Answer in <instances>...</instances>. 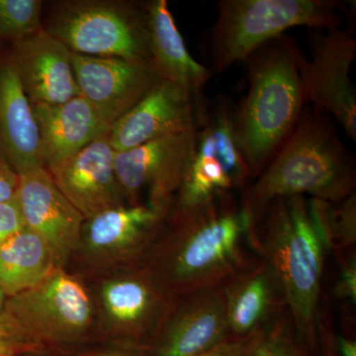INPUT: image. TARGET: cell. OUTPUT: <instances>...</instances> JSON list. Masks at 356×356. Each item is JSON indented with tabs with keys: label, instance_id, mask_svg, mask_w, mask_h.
<instances>
[{
	"label": "cell",
	"instance_id": "1",
	"mask_svg": "<svg viewBox=\"0 0 356 356\" xmlns=\"http://www.w3.org/2000/svg\"><path fill=\"white\" fill-rule=\"evenodd\" d=\"M254 250L277 273L302 348L315 350L325 261L331 252L309 198L290 196L269 203L255 221Z\"/></svg>",
	"mask_w": 356,
	"mask_h": 356
},
{
	"label": "cell",
	"instance_id": "2",
	"mask_svg": "<svg viewBox=\"0 0 356 356\" xmlns=\"http://www.w3.org/2000/svg\"><path fill=\"white\" fill-rule=\"evenodd\" d=\"M355 159L331 119L307 105L277 154L240 194V202L255 222L275 199L309 195L337 204L355 193Z\"/></svg>",
	"mask_w": 356,
	"mask_h": 356
},
{
	"label": "cell",
	"instance_id": "3",
	"mask_svg": "<svg viewBox=\"0 0 356 356\" xmlns=\"http://www.w3.org/2000/svg\"><path fill=\"white\" fill-rule=\"evenodd\" d=\"M236 194L222 196L179 216L159 254V276L180 295L219 286L247 267L254 254V222Z\"/></svg>",
	"mask_w": 356,
	"mask_h": 356
},
{
	"label": "cell",
	"instance_id": "4",
	"mask_svg": "<svg viewBox=\"0 0 356 356\" xmlns=\"http://www.w3.org/2000/svg\"><path fill=\"white\" fill-rule=\"evenodd\" d=\"M301 53L294 38L281 35L243 60L248 89L234 107V124L252 179L277 154L307 106L299 77Z\"/></svg>",
	"mask_w": 356,
	"mask_h": 356
},
{
	"label": "cell",
	"instance_id": "5",
	"mask_svg": "<svg viewBox=\"0 0 356 356\" xmlns=\"http://www.w3.org/2000/svg\"><path fill=\"white\" fill-rule=\"evenodd\" d=\"M336 0H221L212 32L215 72L243 62L262 44L290 28L331 29L341 23Z\"/></svg>",
	"mask_w": 356,
	"mask_h": 356
},
{
	"label": "cell",
	"instance_id": "6",
	"mask_svg": "<svg viewBox=\"0 0 356 356\" xmlns=\"http://www.w3.org/2000/svg\"><path fill=\"white\" fill-rule=\"evenodd\" d=\"M42 24L72 53L151 65L147 3L64 0L51 6Z\"/></svg>",
	"mask_w": 356,
	"mask_h": 356
},
{
	"label": "cell",
	"instance_id": "7",
	"mask_svg": "<svg viewBox=\"0 0 356 356\" xmlns=\"http://www.w3.org/2000/svg\"><path fill=\"white\" fill-rule=\"evenodd\" d=\"M310 55L301 53L300 83L306 105L331 115L346 135L356 140V92L350 74L356 56L350 31L339 27L311 29Z\"/></svg>",
	"mask_w": 356,
	"mask_h": 356
},
{
	"label": "cell",
	"instance_id": "8",
	"mask_svg": "<svg viewBox=\"0 0 356 356\" xmlns=\"http://www.w3.org/2000/svg\"><path fill=\"white\" fill-rule=\"evenodd\" d=\"M197 130L172 134L115 154V172L124 196L146 205L165 218L172 208L196 149Z\"/></svg>",
	"mask_w": 356,
	"mask_h": 356
},
{
	"label": "cell",
	"instance_id": "9",
	"mask_svg": "<svg viewBox=\"0 0 356 356\" xmlns=\"http://www.w3.org/2000/svg\"><path fill=\"white\" fill-rule=\"evenodd\" d=\"M208 107L203 95L161 81L111 126L110 144L116 153H121L165 136L197 130Z\"/></svg>",
	"mask_w": 356,
	"mask_h": 356
},
{
	"label": "cell",
	"instance_id": "10",
	"mask_svg": "<svg viewBox=\"0 0 356 356\" xmlns=\"http://www.w3.org/2000/svg\"><path fill=\"white\" fill-rule=\"evenodd\" d=\"M6 307L39 339L56 341L81 336L92 317L83 285L60 268L37 286L7 298Z\"/></svg>",
	"mask_w": 356,
	"mask_h": 356
},
{
	"label": "cell",
	"instance_id": "11",
	"mask_svg": "<svg viewBox=\"0 0 356 356\" xmlns=\"http://www.w3.org/2000/svg\"><path fill=\"white\" fill-rule=\"evenodd\" d=\"M79 93L107 125H113L161 81L151 65L72 54Z\"/></svg>",
	"mask_w": 356,
	"mask_h": 356
},
{
	"label": "cell",
	"instance_id": "12",
	"mask_svg": "<svg viewBox=\"0 0 356 356\" xmlns=\"http://www.w3.org/2000/svg\"><path fill=\"white\" fill-rule=\"evenodd\" d=\"M18 175L16 197L26 227L46 241L60 266L81 242L86 219L58 188L44 166Z\"/></svg>",
	"mask_w": 356,
	"mask_h": 356
},
{
	"label": "cell",
	"instance_id": "13",
	"mask_svg": "<svg viewBox=\"0 0 356 356\" xmlns=\"http://www.w3.org/2000/svg\"><path fill=\"white\" fill-rule=\"evenodd\" d=\"M115 154L108 132L48 168L58 188L86 220L124 205L125 196L115 172Z\"/></svg>",
	"mask_w": 356,
	"mask_h": 356
},
{
	"label": "cell",
	"instance_id": "14",
	"mask_svg": "<svg viewBox=\"0 0 356 356\" xmlns=\"http://www.w3.org/2000/svg\"><path fill=\"white\" fill-rule=\"evenodd\" d=\"M222 287L229 339L254 336L287 311L277 273L264 257H257Z\"/></svg>",
	"mask_w": 356,
	"mask_h": 356
},
{
	"label": "cell",
	"instance_id": "15",
	"mask_svg": "<svg viewBox=\"0 0 356 356\" xmlns=\"http://www.w3.org/2000/svg\"><path fill=\"white\" fill-rule=\"evenodd\" d=\"M10 53L31 105L62 104L81 95L72 51L44 29L13 44Z\"/></svg>",
	"mask_w": 356,
	"mask_h": 356
},
{
	"label": "cell",
	"instance_id": "16",
	"mask_svg": "<svg viewBox=\"0 0 356 356\" xmlns=\"http://www.w3.org/2000/svg\"><path fill=\"white\" fill-rule=\"evenodd\" d=\"M159 334L154 356H199L228 341L222 284L181 295Z\"/></svg>",
	"mask_w": 356,
	"mask_h": 356
},
{
	"label": "cell",
	"instance_id": "17",
	"mask_svg": "<svg viewBox=\"0 0 356 356\" xmlns=\"http://www.w3.org/2000/svg\"><path fill=\"white\" fill-rule=\"evenodd\" d=\"M0 156L17 173L44 166L32 105L21 86L10 50H0Z\"/></svg>",
	"mask_w": 356,
	"mask_h": 356
},
{
	"label": "cell",
	"instance_id": "18",
	"mask_svg": "<svg viewBox=\"0 0 356 356\" xmlns=\"http://www.w3.org/2000/svg\"><path fill=\"white\" fill-rule=\"evenodd\" d=\"M32 109L47 170L110 131V126L81 95L62 104H33Z\"/></svg>",
	"mask_w": 356,
	"mask_h": 356
},
{
	"label": "cell",
	"instance_id": "19",
	"mask_svg": "<svg viewBox=\"0 0 356 356\" xmlns=\"http://www.w3.org/2000/svg\"><path fill=\"white\" fill-rule=\"evenodd\" d=\"M151 65L161 81H172L193 95H203L212 79L209 67L191 57L166 0L147 2Z\"/></svg>",
	"mask_w": 356,
	"mask_h": 356
},
{
	"label": "cell",
	"instance_id": "20",
	"mask_svg": "<svg viewBox=\"0 0 356 356\" xmlns=\"http://www.w3.org/2000/svg\"><path fill=\"white\" fill-rule=\"evenodd\" d=\"M165 219L146 204L119 206L86 220L81 236L95 252L137 254L151 242Z\"/></svg>",
	"mask_w": 356,
	"mask_h": 356
},
{
	"label": "cell",
	"instance_id": "21",
	"mask_svg": "<svg viewBox=\"0 0 356 356\" xmlns=\"http://www.w3.org/2000/svg\"><path fill=\"white\" fill-rule=\"evenodd\" d=\"M206 117L207 113L197 129L195 153L166 218L179 216L222 196L238 193L215 153Z\"/></svg>",
	"mask_w": 356,
	"mask_h": 356
},
{
	"label": "cell",
	"instance_id": "22",
	"mask_svg": "<svg viewBox=\"0 0 356 356\" xmlns=\"http://www.w3.org/2000/svg\"><path fill=\"white\" fill-rule=\"evenodd\" d=\"M56 268L48 243L27 227L0 243V288L6 299L37 286Z\"/></svg>",
	"mask_w": 356,
	"mask_h": 356
},
{
	"label": "cell",
	"instance_id": "23",
	"mask_svg": "<svg viewBox=\"0 0 356 356\" xmlns=\"http://www.w3.org/2000/svg\"><path fill=\"white\" fill-rule=\"evenodd\" d=\"M147 276H131L104 285L102 299L109 315L119 324L143 329L156 317L161 297Z\"/></svg>",
	"mask_w": 356,
	"mask_h": 356
},
{
	"label": "cell",
	"instance_id": "24",
	"mask_svg": "<svg viewBox=\"0 0 356 356\" xmlns=\"http://www.w3.org/2000/svg\"><path fill=\"white\" fill-rule=\"evenodd\" d=\"M234 107L235 104L228 98H220L213 108H208L206 120L214 140L217 158L236 192L241 194L247 188L252 177L236 140Z\"/></svg>",
	"mask_w": 356,
	"mask_h": 356
},
{
	"label": "cell",
	"instance_id": "25",
	"mask_svg": "<svg viewBox=\"0 0 356 356\" xmlns=\"http://www.w3.org/2000/svg\"><path fill=\"white\" fill-rule=\"evenodd\" d=\"M41 0H0V44L10 47L43 29Z\"/></svg>",
	"mask_w": 356,
	"mask_h": 356
},
{
	"label": "cell",
	"instance_id": "26",
	"mask_svg": "<svg viewBox=\"0 0 356 356\" xmlns=\"http://www.w3.org/2000/svg\"><path fill=\"white\" fill-rule=\"evenodd\" d=\"M243 356H307L287 311L255 334Z\"/></svg>",
	"mask_w": 356,
	"mask_h": 356
},
{
	"label": "cell",
	"instance_id": "27",
	"mask_svg": "<svg viewBox=\"0 0 356 356\" xmlns=\"http://www.w3.org/2000/svg\"><path fill=\"white\" fill-rule=\"evenodd\" d=\"M39 337L4 305L0 311V356H19L34 350Z\"/></svg>",
	"mask_w": 356,
	"mask_h": 356
},
{
	"label": "cell",
	"instance_id": "28",
	"mask_svg": "<svg viewBox=\"0 0 356 356\" xmlns=\"http://www.w3.org/2000/svg\"><path fill=\"white\" fill-rule=\"evenodd\" d=\"M341 264V274L336 285V296L339 299L355 304L356 300V257L355 250L336 255Z\"/></svg>",
	"mask_w": 356,
	"mask_h": 356
},
{
	"label": "cell",
	"instance_id": "29",
	"mask_svg": "<svg viewBox=\"0 0 356 356\" xmlns=\"http://www.w3.org/2000/svg\"><path fill=\"white\" fill-rule=\"evenodd\" d=\"M24 228V218L17 197L0 203V243L6 242Z\"/></svg>",
	"mask_w": 356,
	"mask_h": 356
},
{
	"label": "cell",
	"instance_id": "30",
	"mask_svg": "<svg viewBox=\"0 0 356 356\" xmlns=\"http://www.w3.org/2000/svg\"><path fill=\"white\" fill-rule=\"evenodd\" d=\"M19 187V175L0 156V203L15 197Z\"/></svg>",
	"mask_w": 356,
	"mask_h": 356
},
{
	"label": "cell",
	"instance_id": "31",
	"mask_svg": "<svg viewBox=\"0 0 356 356\" xmlns=\"http://www.w3.org/2000/svg\"><path fill=\"white\" fill-rule=\"evenodd\" d=\"M252 337L242 339H228L199 356H243Z\"/></svg>",
	"mask_w": 356,
	"mask_h": 356
},
{
	"label": "cell",
	"instance_id": "32",
	"mask_svg": "<svg viewBox=\"0 0 356 356\" xmlns=\"http://www.w3.org/2000/svg\"><path fill=\"white\" fill-rule=\"evenodd\" d=\"M337 346L341 356H356V343L351 339L337 337Z\"/></svg>",
	"mask_w": 356,
	"mask_h": 356
},
{
	"label": "cell",
	"instance_id": "33",
	"mask_svg": "<svg viewBox=\"0 0 356 356\" xmlns=\"http://www.w3.org/2000/svg\"><path fill=\"white\" fill-rule=\"evenodd\" d=\"M6 297L4 293L2 292L1 288H0V311L3 310L4 305H6Z\"/></svg>",
	"mask_w": 356,
	"mask_h": 356
}]
</instances>
